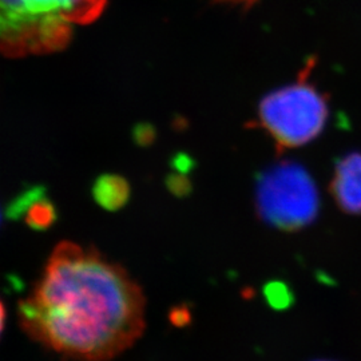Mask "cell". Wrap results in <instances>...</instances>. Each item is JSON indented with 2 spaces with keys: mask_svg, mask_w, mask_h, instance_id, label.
<instances>
[{
  "mask_svg": "<svg viewBox=\"0 0 361 361\" xmlns=\"http://www.w3.org/2000/svg\"><path fill=\"white\" fill-rule=\"evenodd\" d=\"M146 301L128 271L95 247L54 249L34 290L19 304L23 329L77 361H110L145 331Z\"/></svg>",
  "mask_w": 361,
  "mask_h": 361,
  "instance_id": "6da1fadb",
  "label": "cell"
},
{
  "mask_svg": "<svg viewBox=\"0 0 361 361\" xmlns=\"http://www.w3.org/2000/svg\"><path fill=\"white\" fill-rule=\"evenodd\" d=\"M107 0H0V52L28 56L59 51L74 28L89 25Z\"/></svg>",
  "mask_w": 361,
  "mask_h": 361,
  "instance_id": "7a4b0ae2",
  "label": "cell"
},
{
  "mask_svg": "<svg viewBox=\"0 0 361 361\" xmlns=\"http://www.w3.org/2000/svg\"><path fill=\"white\" fill-rule=\"evenodd\" d=\"M258 119L279 149L304 146L317 138L328 119L325 95L307 78L268 94L258 107Z\"/></svg>",
  "mask_w": 361,
  "mask_h": 361,
  "instance_id": "3957f363",
  "label": "cell"
},
{
  "mask_svg": "<svg viewBox=\"0 0 361 361\" xmlns=\"http://www.w3.org/2000/svg\"><path fill=\"white\" fill-rule=\"evenodd\" d=\"M256 207L264 222L295 232L316 219L320 198L310 173L296 162L284 161L261 174Z\"/></svg>",
  "mask_w": 361,
  "mask_h": 361,
  "instance_id": "277c9868",
  "label": "cell"
},
{
  "mask_svg": "<svg viewBox=\"0 0 361 361\" xmlns=\"http://www.w3.org/2000/svg\"><path fill=\"white\" fill-rule=\"evenodd\" d=\"M331 193L348 214H361V153H350L336 166Z\"/></svg>",
  "mask_w": 361,
  "mask_h": 361,
  "instance_id": "5b68a950",
  "label": "cell"
},
{
  "mask_svg": "<svg viewBox=\"0 0 361 361\" xmlns=\"http://www.w3.org/2000/svg\"><path fill=\"white\" fill-rule=\"evenodd\" d=\"M92 194L101 207L107 210H118L129 201V182L116 174H104L95 182Z\"/></svg>",
  "mask_w": 361,
  "mask_h": 361,
  "instance_id": "8992f818",
  "label": "cell"
},
{
  "mask_svg": "<svg viewBox=\"0 0 361 361\" xmlns=\"http://www.w3.org/2000/svg\"><path fill=\"white\" fill-rule=\"evenodd\" d=\"M268 300L273 307H285L290 300L288 297V289H285L283 284H271L267 289Z\"/></svg>",
  "mask_w": 361,
  "mask_h": 361,
  "instance_id": "52a82bcc",
  "label": "cell"
},
{
  "mask_svg": "<svg viewBox=\"0 0 361 361\" xmlns=\"http://www.w3.org/2000/svg\"><path fill=\"white\" fill-rule=\"evenodd\" d=\"M171 322L174 325H185V324L189 323L190 320V313L186 308H177L176 310L171 312V316H170Z\"/></svg>",
  "mask_w": 361,
  "mask_h": 361,
  "instance_id": "ba28073f",
  "label": "cell"
},
{
  "mask_svg": "<svg viewBox=\"0 0 361 361\" xmlns=\"http://www.w3.org/2000/svg\"><path fill=\"white\" fill-rule=\"evenodd\" d=\"M217 1H219V3H229V4H233V6L249 8V7H252L255 3H257L258 0H217Z\"/></svg>",
  "mask_w": 361,
  "mask_h": 361,
  "instance_id": "9c48e42d",
  "label": "cell"
},
{
  "mask_svg": "<svg viewBox=\"0 0 361 361\" xmlns=\"http://www.w3.org/2000/svg\"><path fill=\"white\" fill-rule=\"evenodd\" d=\"M4 320H6V310H4V307L0 301V335H1L3 328H4Z\"/></svg>",
  "mask_w": 361,
  "mask_h": 361,
  "instance_id": "30bf717a",
  "label": "cell"
}]
</instances>
